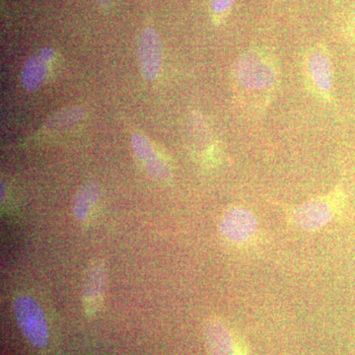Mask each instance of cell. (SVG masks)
Returning a JSON list of instances; mask_svg holds the SVG:
<instances>
[{
	"label": "cell",
	"instance_id": "12",
	"mask_svg": "<svg viewBox=\"0 0 355 355\" xmlns=\"http://www.w3.org/2000/svg\"><path fill=\"white\" fill-rule=\"evenodd\" d=\"M83 112L81 109H69L65 111L58 112L53 118L50 119L46 123V127L51 130L55 128H67L74 125L83 116Z\"/></svg>",
	"mask_w": 355,
	"mask_h": 355
},
{
	"label": "cell",
	"instance_id": "5",
	"mask_svg": "<svg viewBox=\"0 0 355 355\" xmlns=\"http://www.w3.org/2000/svg\"><path fill=\"white\" fill-rule=\"evenodd\" d=\"M221 235L234 244H244L258 232V221L250 210L234 207L229 209L219 223Z\"/></svg>",
	"mask_w": 355,
	"mask_h": 355
},
{
	"label": "cell",
	"instance_id": "3",
	"mask_svg": "<svg viewBox=\"0 0 355 355\" xmlns=\"http://www.w3.org/2000/svg\"><path fill=\"white\" fill-rule=\"evenodd\" d=\"M345 202V196L340 190L311 200L294 211V223L307 231L324 227L342 211Z\"/></svg>",
	"mask_w": 355,
	"mask_h": 355
},
{
	"label": "cell",
	"instance_id": "1",
	"mask_svg": "<svg viewBox=\"0 0 355 355\" xmlns=\"http://www.w3.org/2000/svg\"><path fill=\"white\" fill-rule=\"evenodd\" d=\"M238 83L249 92H266L277 83V67L272 58L259 51L244 53L235 65Z\"/></svg>",
	"mask_w": 355,
	"mask_h": 355
},
{
	"label": "cell",
	"instance_id": "2",
	"mask_svg": "<svg viewBox=\"0 0 355 355\" xmlns=\"http://www.w3.org/2000/svg\"><path fill=\"white\" fill-rule=\"evenodd\" d=\"M13 312L26 340L36 349H44L49 340V327L39 303L32 296L21 294L14 300Z\"/></svg>",
	"mask_w": 355,
	"mask_h": 355
},
{
	"label": "cell",
	"instance_id": "15",
	"mask_svg": "<svg viewBox=\"0 0 355 355\" xmlns=\"http://www.w3.org/2000/svg\"><path fill=\"white\" fill-rule=\"evenodd\" d=\"M95 2L101 8H109L110 6H113L114 0H95Z\"/></svg>",
	"mask_w": 355,
	"mask_h": 355
},
{
	"label": "cell",
	"instance_id": "7",
	"mask_svg": "<svg viewBox=\"0 0 355 355\" xmlns=\"http://www.w3.org/2000/svg\"><path fill=\"white\" fill-rule=\"evenodd\" d=\"M205 338L210 355H246L242 342L238 340L223 322L211 319L205 324Z\"/></svg>",
	"mask_w": 355,
	"mask_h": 355
},
{
	"label": "cell",
	"instance_id": "8",
	"mask_svg": "<svg viewBox=\"0 0 355 355\" xmlns=\"http://www.w3.org/2000/svg\"><path fill=\"white\" fill-rule=\"evenodd\" d=\"M307 71L317 92L330 99L334 86V69L330 55L322 48L311 51L307 58Z\"/></svg>",
	"mask_w": 355,
	"mask_h": 355
},
{
	"label": "cell",
	"instance_id": "4",
	"mask_svg": "<svg viewBox=\"0 0 355 355\" xmlns=\"http://www.w3.org/2000/svg\"><path fill=\"white\" fill-rule=\"evenodd\" d=\"M108 286V270L102 260H93L84 272L83 303L88 316H94L101 309Z\"/></svg>",
	"mask_w": 355,
	"mask_h": 355
},
{
	"label": "cell",
	"instance_id": "13",
	"mask_svg": "<svg viewBox=\"0 0 355 355\" xmlns=\"http://www.w3.org/2000/svg\"><path fill=\"white\" fill-rule=\"evenodd\" d=\"M234 4L235 0H210L212 21L216 25L221 24L230 14Z\"/></svg>",
	"mask_w": 355,
	"mask_h": 355
},
{
	"label": "cell",
	"instance_id": "10",
	"mask_svg": "<svg viewBox=\"0 0 355 355\" xmlns=\"http://www.w3.org/2000/svg\"><path fill=\"white\" fill-rule=\"evenodd\" d=\"M99 198V187L93 182H88L83 184V188L79 189L72 205V212L77 220H87Z\"/></svg>",
	"mask_w": 355,
	"mask_h": 355
},
{
	"label": "cell",
	"instance_id": "9",
	"mask_svg": "<svg viewBox=\"0 0 355 355\" xmlns=\"http://www.w3.org/2000/svg\"><path fill=\"white\" fill-rule=\"evenodd\" d=\"M133 153L141 161L149 176L157 181H166L171 176V169L164 159L161 157L146 137L140 133L132 135Z\"/></svg>",
	"mask_w": 355,
	"mask_h": 355
},
{
	"label": "cell",
	"instance_id": "14",
	"mask_svg": "<svg viewBox=\"0 0 355 355\" xmlns=\"http://www.w3.org/2000/svg\"><path fill=\"white\" fill-rule=\"evenodd\" d=\"M39 57L44 60L46 64H49L53 58V51L50 48H44L42 49L41 51H40Z\"/></svg>",
	"mask_w": 355,
	"mask_h": 355
},
{
	"label": "cell",
	"instance_id": "16",
	"mask_svg": "<svg viewBox=\"0 0 355 355\" xmlns=\"http://www.w3.org/2000/svg\"><path fill=\"white\" fill-rule=\"evenodd\" d=\"M352 25H354V30L355 33V10L354 12V16H352Z\"/></svg>",
	"mask_w": 355,
	"mask_h": 355
},
{
	"label": "cell",
	"instance_id": "11",
	"mask_svg": "<svg viewBox=\"0 0 355 355\" xmlns=\"http://www.w3.org/2000/svg\"><path fill=\"white\" fill-rule=\"evenodd\" d=\"M48 73V64L39 55H32L26 60L21 71V83L26 90L35 92L38 90L46 79Z\"/></svg>",
	"mask_w": 355,
	"mask_h": 355
},
{
	"label": "cell",
	"instance_id": "6",
	"mask_svg": "<svg viewBox=\"0 0 355 355\" xmlns=\"http://www.w3.org/2000/svg\"><path fill=\"white\" fill-rule=\"evenodd\" d=\"M139 67L144 78L154 80L160 74L163 64V46L158 33L147 27L140 34L139 40Z\"/></svg>",
	"mask_w": 355,
	"mask_h": 355
}]
</instances>
